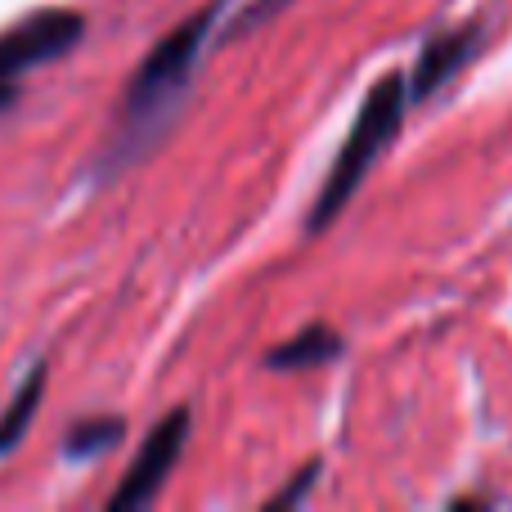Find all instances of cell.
Returning <instances> with one entry per match:
<instances>
[{"label":"cell","instance_id":"cell-1","mask_svg":"<svg viewBox=\"0 0 512 512\" xmlns=\"http://www.w3.org/2000/svg\"><path fill=\"white\" fill-rule=\"evenodd\" d=\"M225 5H230V0H207V5H198L185 23H176L153 45L140 68L131 72L126 95H122V104H117V122L95 158L99 180H113L117 171L140 162L153 144L167 140L171 122H176L180 104H185L189 86H194V72L207 50V36L221 23Z\"/></svg>","mask_w":512,"mask_h":512},{"label":"cell","instance_id":"cell-2","mask_svg":"<svg viewBox=\"0 0 512 512\" xmlns=\"http://www.w3.org/2000/svg\"><path fill=\"white\" fill-rule=\"evenodd\" d=\"M405 108H409V72H382L369 86V95L360 99L346 140L337 144V158L328 167L324 185L315 194V207L306 216V234H324L337 216L351 207V198L360 194V185L369 180V171L382 162V153L396 144L400 126H405Z\"/></svg>","mask_w":512,"mask_h":512},{"label":"cell","instance_id":"cell-3","mask_svg":"<svg viewBox=\"0 0 512 512\" xmlns=\"http://www.w3.org/2000/svg\"><path fill=\"white\" fill-rule=\"evenodd\" d=\"M189 423H194V418H189V409L180 405V409H171L167 418H158V423L149 427V436H144L135 463L126 468L122 486L108 495V508L113 512H140L162 495V486H167L171 472H176L180 459H185Z\"/></svg>","mask_w":512,"mask_h":512},{"label":"cell","instance_id":"cell-4","mask_svg":"<svg viewBox=\"0 0 512 512\" xmlns=\"http://www.w3.org/2000/svg\"><path fill=\"white\" fill-rule=\"evenodd\" d=\"M81 36H86V18L77 9L45 5L36 14L18 18L0 32V81H18L23 72L63 59V54L77 50Z\"/></svg>","mask_w":512,"mask_h":512},{"label":"cell","instance_id":"cell-5","mask_svg":"<svg viewBox=\"0 0 512 512\" xmlns=\"http://www.w3.org/2000/svg\"><path fill=\"white\" fill-rule=\"evenodd\" d=\"M481 41H486V23H481V18H468V23H459V27H441V32L427 36L414 59V72H409V99L423 104L436 90L450 86V81L477 59Z\"/></svg>","mask_w":512,"mask_h":512},{"label":"cell","instance_id":"cell-6","mask_svg":"<svg viewBox=\"0 0 512 512\" xmlns=\"http://www.w3.org/2000/svg\"><path fill=\"white\" fill-rule=\"evenodd\" d=\"M342 355H346V342L337 328L306 324L301 333H292L288 342L270 346V351L261 355V364L270 373H306V369H328V364L342 360Z\"/></svg>","mask_w":512,"mask_h":512},{"label":"cell","instance_id":"cell-7","mask_svg":"<svg viewBox=\"0 0 512 512\" xmlns=\"http://www.w3.org/2000/svg\"><path fill=\"white\" fill-rule=\"evenodd\" d=\"M126 436V423L117 414H86L68 427L63 436V459L68 463H95L104 454H113Z\"/></svg>","mask_w":512,"mask_h":512},{"label":"cell","instance_id":"cell-8","mask_svg":"<svg viewBox=\"0 0 512 512\" xmlns=\"http://www.w3.org/2000/svg\"><path fill=\"white\" fill-rule=\"evenodd\" d=\"M41 396H45V364H32V373L18 382L14 400H9L5 414H0V459H9V454L27 441V427L36 423Z\"/></svg>","mask_w":512,"mask_h":512},{"label":"cell","instance_id":"cell-9","mask_svg":"<svg viewBox=\"0 0 512 512\" xmlns=\"http://www.w3.org/2000/svg\"><path fill=\"white\" fill-rule=\"evenodd\" d=\"M319 472H324V463H306V468H297V477L288 481V486L279 490V495H270L265 499V512H279V508H297L301 499L310 495V490H315V481H319Z\"/></svg>","mask_w":512,"mask_h":512},{"label":"cell","instance_id":"cell-10","mask_svg":"<svg viewBox=\"0 0 512 512\" xmlns=\"http://www.w3.org/2000/svg\"><path fill=\"white\" fill-rule=\"evenodd\" d=\"M292 0H248V9H239V14L230 18V27H225V41H234V36H243V32H252V27H261V23H270L274 14H283Z\"/></svg>","mask_w":512,"mask_h":512},{"label":"cell","instance_id":"cell-11","mask_svg":"<svg viewBox=\"0 0 512 512\" xmlns=\"http://www.w3.org/2000/svg\"><path fill=\"white\" fill-rule=\"evenodd\" d=\"M14 104H18V81H0V113H9Z\"/></svg>","mask_w":512,"mask_h":512}]
</instances>
